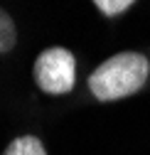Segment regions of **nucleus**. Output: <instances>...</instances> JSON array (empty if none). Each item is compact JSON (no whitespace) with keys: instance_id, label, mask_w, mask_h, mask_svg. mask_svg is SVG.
<instances>
[{"instance_id":"f257e3e1","label":"nucleus","mask_w":150,"mask_h":155,"mask_svg":"<svg viewBox=\"0 0 150 155\" xmlns=\"http://www.w3.org/2000/svg\"><path fill=\"white\" fill-rule=\"evenodd\" d=\"M150 74V62L138 52H121L106 59L89 76V89L99 101H116L140 91Z\"/></svg>"},{"instance_id":"f03ea898","label":"nucleus","mask_w":150,"mask_h":155,"mask_svg":"<svg viewBox=\"0 0 150 155\" xmlns=\"http://www.w3.org/2000/svg\"><path fill=\"white\" fill-rule=\"evenodd\" d=\"M34 81L44 94H69L77 81V62L67 47H49L34 62Z\"/></svg>"},{"instance_id":"7ed1b4c3","label":"nucleus","mask_w":150,"mask_h":155,"mask_svg":"<svg viewBox=\"0 0 150 155\" xmlns=\"http://www.w3.org/2000/svg\"><path fill=\"white\" fill-rule=\"evenodd\" d=\"M3 155H47L44 145L40 138H34V135H20V138H15Z\"/></svg>"},{"instance_id":"20e7f679","label":"nucleus","mask_w":150,"mask_h":155,"mask_svg":"<svg viewBox=\"0 0 150 155\" xmlns=\"http://www.w3.org/2000/svg\"><path fill=\"white\" fill-rule=\"evenodd\" d=\"M15 40H17V32H15V25H12V17L0 10V54L10 52L15 47Z\"/></svg>"},{"instance_id":"39448f33","label":"nucleus","mask_w":150,"mask_h":155,"mask_svg":"<svg viewBox=\"0 0 150 155\" xmlns=\"http://www.w3.org/2000/svg\"><path fill=\"white\" fill-rule=\"evenodd\" d=\"M96 5L103 15H108V17H113V15H121V12H126L128 8H133V0H96Z\"/></svg>"}]
</instances>
